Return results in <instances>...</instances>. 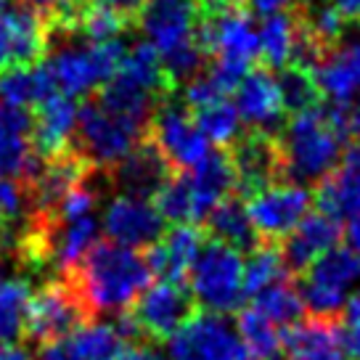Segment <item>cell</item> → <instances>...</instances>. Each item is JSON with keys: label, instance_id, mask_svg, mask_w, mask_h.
<instances>
[{"label": "cell", "instance_id": "cell-27", "mask_svg": "<svg viewBox=\"0 0 360 360\" xmlns=\"http://www.w3.org/2000/svg\"><path fill=\"white\" fill-rule=\"evenodd\" d=\"M204 223H207L210 238L220 241L225 247L236 249L238 255H241V252L252 255V252L262 244L257 236V231H255V225L249 220L247 204L241 202L238 196H228L225 202L217 204Z\"/></svg>", "mask_w": 360, "mask_h": 360}, {"label": "cell", "instance_id": "cell-20", "mask_svg": "<svg viewBox=\"0 0 360 360\" xmlns=\"http://www.w3.org/2000/svg\"><path fill=\"white\" fill-rule=\"evenodd\" d=\"M77 103L53 93L40 106H34L32 114V151L48 162L69 151V141L75 138L77 127Z\"/></svg>", "mask_w": 360, "mask_h": 360}, {"label": "cell", "instance_id": "cell-16", "mask_svg": "<svg viewBox=\"0 0 360 360\" xmlns=\"http://www.w3.org/2000/svg\"><path fill=\"white\" fill-rule=\"evenodd\" d=\"M342 236H345V228H342L339 220H334V217H328L323 212H310L278 244L286 273L292 278H300L315 259H321L331 249H337Z\"/></svg>", "mask_w": 360, "mask_h": 360}, {"label": "cell", "instance_id": "cell-7", "mask_svg": "<svg viewBox=\"0 0 360 360\" xmlns=\"http://www.w3.org/2000/svg\"><path fill=\"white\" fill-rule=\"evenodd\" d=\"M146 133L148 130L143 127H135V124L109 114L96 101H85L77 109L75 154H79L90 167H114L138 143H143Z\"/></svg>", "mask_w": 360, "mask_h": 360}, {"label": "cell", "instance_id": "cell-5", "mask_svg": "<svg viewBox=\"0 0 360 360\" xmlns=\"http://www.w3.org/2000/svg\"><path fill=\"white\" fill-rule=\"evenodd\" d=\"M360 278V257L352 249L337 247L315 259L297 278L304 313L315 321H339L349 300V289Z\"/></svg>", "mask_w": 360, "mask_h": 360}, {"label": "cell", "instance_id": "cell-42", "mask_svg": "<svg viewBox=\"0 0 360 360\" xmlns=\"http://www.w3.org/2000/svg\"><path fill=\"white\" fill-rule=\"evenodd\" d=\"M347 138H352L360 146V101L347 106Z\"/></svg>", "mask_w": 360, "mask_h": 360}, {"label": "cell", "instance_id": "cell-1", "mask_svg": "<svg viewBox=\"0 0 360 360\" xmlns=\"http://www.w3.org/2000/svg\"><path fill=\"white\" fill-rule=\"evenodd\" d=\"M58 278L72 283V289L96 318L101 313H127L148 289L151 270L141 252L106 241L96 244L77 268Z\"/></svg>", "mask_w": 360, "mask_h": 360}, {"label": "cell", "instance_id": "cell-25", "mask_svg": "<svg viewBox=\"0 0 360 360\" xmlns=\"http://www.w3.org/2000/svg\"><path fill=\"white\" fill-rule=\"evenodd\" d=\"M318 212L334 220L349 217L360 207V146H352L342 157L339 167L326 180L318 183L313 193Z\"/></svg>", "mask_w": 360, "mask_h": 360}, {"label": "cell", "instance_id": "cell-26", "mask_svg": "<svg viewBox=\"0 0 360 360\" xmlns=\"http://www.w3.org/2000/svg\"><path fill=\"white\" fill-rule=\"evenodd\" d=\"M281 347L294 360H337L342 358L339 321H302L281 331Z\"/></svg>", "mask_w": 360, "mask_h": 360}, {"label": "cell", "instance_id": "cell-41", "mask_svg": "<svg viewBox=\"0 0 360 360\" xmlns=\"http://www.w3.org/2000/svg\"><path fill=\"white\" fill-rule=\"evenodd\" d=\"M347 220L349 223H347L345 236H347V241H349V249H352V252H360V207L349 214Z\"/></svg>", "mask_w": 360, "mask_h": 360}, {"label": "cell", "instance_id": "cell-32", "mask_svg": "<svg viewBox=\"0 0 360 360\" xmlns=\"http://www.w3.org/2000/svg\"><path fill=\"white\" fill-rule=\"evenodd\" d=\"M236 323L238 337L244 342L249 358L268 360L273 355H278V349H281V328H276L268 318H262L252 304L238 310Z\"/></svg>", "mask_w": 360, "mask_h": 360}, {"label": "cell", "instance_id": "cell-28", "mask_svg": "<svg viewBox=\"0 0 360 360\" xmlns=\"http://www.w3.org/2000/svg\"><path fill=\"white\" fill-rule=\"evenodd\" d=\"M53 93H56V88L48 77L43 61L34 67L11 69V72L0 75V106L30 109V106H40Z\"/></svg>", "mask_w": 360, "mask_h": 360}, {"label": "cell", "instance_id": "cell-12", "mask_svg": "<svg viewBox=\"0 0 360 360\" xmlns=\"http://www.w3.org/2000/svg\"><path fill=\"white\" fill-rule=\"evenodd\" d=\"M151 141L157 143L162 157L169 162L172 169H193L210 154V143L204 141L193 117L183 103L165 101L151 120Z\"/></svg>", "mask_w": 360, "mask_h": 360}, {"label": "cell", "instance_id": "cell-6", "mask_svg": "<svg viewBox=\"0 0 360 360\" xmlns=\"http://www.w3.org/2000/svg\"><path fill=\"white\" fill-rule=\"evenodd\" d=\"M85 323H93L85 302L72 289V283L56 278L30 297L24 315V337L37 347H48L75 334Z\"/></svg>", "mask_w": 360, "mask_h": 360}, {"label": "cell", "instance_id": "cell-21", "mask_svg": "<svg viewBox=\"0 0 360 360\" xmlns=\"http://www.w3.org/2000/svg\"><path fill=\"white\" fill-rule=\"evenodd\" d=\"M313 79L321 98H328L334 106L347 109L355 103L360 93V43L334 45L313 69Z\"/></svg>", "mask_w": 360, "mask_h": 360}, {"label": "cell", "instance_id": "cell-36", "mask_svg": "<svg viewBox=\"0 0 360 360\" xmlns=\"http://www.w3.org/2000/svg\"><path fill=\"white\" fill-rule=\"evenodd\" d=\"M32 210L30 193L16 180L0 178V228H24V212Z\"/></svg>", "mask_w": 360, "mask_h": 360}, {"label": "cell", "instance_id": "cell-15", "mask_svg": "<svg viewBox=\"0 0 360 360\" xmlns=\"http://www.w3.org/2000/svg\"><path fill=\"white\" fill-rule=\"evenodd\" d=\"M103 233L109 236L112 244L133 252H146V249L157 247L165 238L167 228L162 214L157 212L154 202H143V199H130V196H117L103 210Z\"/></svg>", "mask_w": 360, "mask_h": 360}, {"label": "cell", "instance_id": "cell-2", "mask_svg": "<svg viewBox=\"0 0 360 360\" xmlns=\"http://www.w3.org/2000/svg\"><path fill=\"white\" fill-rule=\"evenodd\" d=\"M347 138V109L334 103H321L310 112L292 117L283 127L281 148L283 178L304 186L326 180L342 157V143Z\"/></svg>", "mask_w": 360, "mask_h": 360}, {"label": "cell", "instance_id": "cell-23", "mask_svg": "<svg viewBox=\"0 0 360 360\" xmlns=\"http://www.w3.org/2000/svg\"><path fill=\"white\" fill-rule=\"evenodd\" d=\"M202 244L204 233L196 225H172L157 247L146 249L143 257L151 276H159L162 281L183 283Z\"/></svg>", "mask_w": 360, "mask_h": 360}, {"label": "cell", "instance_id": "cell-17", "mask_svg": "<svg viewBox=\"0 0 360 360\" xmlns=\"http://www.w3.org/2000/svg\"><path fill=\"white\" fill-rule=\"evenodd\" d=\"M233 106L238 112V120L252 124L255 133L273 135L276 130H281L283 120H286L278 82L265 67L249 69L247 77L238 82Z\"/></svg>", "mask_w": 360, "mask_h": 360}, {"label": "cell", "instance_id": "cell-40", "mask_svg": "<svg viewBox=\"0 0 360 360\" xmlns=\"http://www.w3.org/2000/svg\"><path fill=\"white\" fill-rule=\"evenodd\" d=\"M328 6L342 16V22H358L360 19V0H331Z\"/></svg>", "mask_w": 360, "mask_h": 360}, {"label": "cell", "instance_id": "cell-19", "mask_svg": "<svg viewBox=\"0 0 360 360\" xmlns=\"http://www.w3.org/2000/svg\"><path fill=\"white\" fill-rule=\"evenodd\" d=\"M43 159L32 151V112L0 106V178L32 180Z\"/></svg>", "mask_w": 360, "mask_h": 360}, {"label": "cell", "instance_id": "cell-45", "mask_svg": "<svg viewBox=\"0 0 360 360\" xmlns=\"http://www.w3.org/2000/svg\"><path fill=\"white\" fill-rule=\"evenodd\" d=\"M268 360H294V358H289V355H273V358H268Z\"/></svg>", "mask_w": 360, "mask_h": 360}, {"label": "cell", "instance_id": "cell-11", "mask_svg": "<svg viewBox=\"0 0 360 360\" xmlns=\"http://www.w3.org/2000/svg\"><path fill=\"white\" fill-rule=\"evenodd\" d=\"M228 159L233 165L236 175V191L238 199H252L259 191H265L270 186L283 180V165H281V148L273 135L265 133H244L231 143Z\"/></svg>", "mask_w": 360, "mask_h": 360}, {"label": "cell", "instance_id": "cell-29", "mask_svg": "<svg viewBox=\"0 0 360 360\" xmlns=\"http://www.w3.org/2000/svg\"><path fill=\"white\" fill-rule=\"evenodd\" d=\"M297 30L300 24L292 13H276L268 16L259 27V58L265 69H286L292 64L294 43H297Z\"/></svg>", "mask_w": 360, "mask_h": 360}, {"label": "cell", "instance_id": "cell-13", "mask_svg": "<svg viewBox=\"0 0 360 360\" xmlns=\"http://www.w3.org/2000/svg\"><path fill=\"white\" fill-rule=\"evenodd\" d=\"M148 45L159 58L196 43L199 27V0H148L135 13Z\"/></svg>", "mask_w": 360, "mask_h": 360}, {"label": "cell", "instance_id": "cell-46", "mask_svg": "<svg viewBox=\"0 0 360 360\" xmlns=\"http://www.w3.org/2000/svg\"><path fill=\"white\" fill-rule=\"evenodd\" d=\"M337 360H349V358H345V355H342V358H337Z\"/></svg>", "mask_w": 360, "mask_h": 360}, {"label": "cell", "instance_id": "cell-37", "mask_svg": "<svg viewBox=\"0 0 360 360\" xmlns=\"http://www.w3.org/2000/svg\"><path fill=\"white\" fill-rule=\"evenodd\" d=\"M241 6L268 19L276 13H289V8H297V0H241Z\"/></svg>", "mask_w": 360, "mask_h": 360}, {"label": "cell", "instance_id": "cell-4", "mask_svg": "<svg viewBox=\"0 0 360 360\" xmlns=\"http://www.w3.org/2000/svg\"><path fill=\"white\" fill-rule=\"evenodd\" d=\"M122 58V40H114V43H79V40H72L69 45H61L48 58H43V67L51 82H53L56 93L75 101L77 96H85L98 85L103 88L117 75Z\"/></svg>", "mask_w": 360, "mask_h": 360}, {"label": "cell", "instance_id": "cell-34", "mask_svg": "<svg viewBox=\"0 0 360 360\" xmlns=\"http://www.w3.org/2000/svg\"><path fill=\"white\" fill-rule=\"evenodd\" d=\"M193 122L199 127V133L204 135V141L212 143V146H231L238 138V130H241V120H238L236 106L228 101L199 109Z\"/></svg>", "mask_w": 360, "mask_h": 360}, {"label": "cell", "instance_id": "cell-30", "mask_svg": "<svg viewBox=\"0 0 360 360\" xmlns=\"http://www.w3.org/2000/svg\"><path fill=\"white\" fill-rule=\"evenodd\" d=\"M292 281L281 259L278 244H259L244 262V297H257L276 283Z\"/></svg>", "mask_w": 360, "mask_h": 360}, {"label": "cell", "instance_id": "cell-44", "mask_svg": "<svg viewBox=\"0 0 360 360\" xmlns=\"http://www.w3.org/2000/svg\"><path fill=\"white\" fill-rule=\"evenodd\" d=\"M13 0H0V8H11Z\"/></svg>", "mask_w": 360, "mask_h": 360}, {"label": "cell", "instance_id": "cell-31", "mask_svg": "<svg viewBox=\"0 0 360 360\" xmlns=\"http://www.w3.org/2000/svg\"><path fill=\"white\" fill-rule=\"evenodd\" d=\"M252 307H255L262 318H268L276 328H281V331L289 326L302 323V318L307 315L304 313L302 297L297 292V286H292V281L276 283V286L265 289L262 294H257Z\"/></svg>", "mask_w": 360, "mask_h": 360}, {"label": "cell", "instance_id": "cell-22", "mask_svg": "<svg viewBox=\"0 0 360 360\" xmlns=\"http://www.w3.org/2000/svg\"><path fill=\"white\" fill-rule=\"evenodd\" d=\"M188 180L193 199V225L204 223L210 212L220 202H225L231 191L236 188L233 165L228 159V151H210L193 169L183 172Z\"/></svg>", "mask_w": 360, "mask_h": 360}, {"label": "cell", "instance_id": "cell-35", "mask_svg": "<svg viewBox=\"0 0 360 360\" xmlns=\"http://www.w3.org/2000/svg\"><path fill=\"white\" fill-rule=\"evenodd\" d=\"M276 82H278V90H281V101L286 114L297 117V114H304L315 109V106H321V93L315 88V79L310 72L286 67Z\"/></svg>", "mask_w": 360, "mask_h": 360}, {"label": "cell", "instance_id": "cell-8", "mask_svg": "<svg viewBox=\"0 0 360 360\" xmlns=\"http://www.w3.org/2000/svg\"><path fill=\"white\" fill-rule=\"evenodd\" d=\"M127 313L133 315L143 342L159 345V342H169L175 337L180 328L199 313V307L186 283L159 281L148 286Z\"/></svg>", "mask_w": 360, "mask_h": 360}, {"label": "cell", "instance_id": "cell-18", "mask_svg": "<svg viewBox=\"0 0 360 360\" xmlns=\"http://www.w3.org/2000/svg\"><path fill=\"white\" fill-rule=\"evenodd\" d=\"M175 175V169L169 167V162L162 157L154 141H143L127 154V157L112 167V180L120 188V196L130 199H143L151 202L157 199V193L165 188V183Z\"/></svg>", "mask_w": 360, "mask_h": 360}, {"label": "cell", "instance_id": "cell-3", "mask_svg": "<svg viewBox=\"0 0 360 360\" xmlns=\"http://www.w3.org/2000/svg\"><path fill=\"white\" fill-rule=\"evenodd\" d=\"M188 289L204 313L233 315L244 307V259L236 249L204 238L188 270Z\"/></svg>", "mask_w": 360, "mask_h": 360}, {"label": "cell", "instance_id": "cell-14", "mask_svg": "<svg viewBox=\"0 0 360 360\" xmlns=\"http://www.w3.org/2000/svg\"><path fill=\"white\" fill-rule=\"evenodd\" d=\"M48 51V24L34 8L0 11V75L40 64Z\"/></svg>", "mask_w": 360, "mask_h": 360}, {"label": "cell", "instance_id": "cell-24", "mask_svg": "<svg viewBox=\"0 0 360 360\" xmlns=\"http://www.w3.org/2000/svg\"><path fill=\"white\" fill-rule=\"evenodd\" d=\"M124 349L114 323H85L56 345L37 349L40 360H117Z\"/></svg>", "mask_w": 360, "mask_h": 360}, {"label": "cell", "instance_id": "cell-10", "mask_svg": "<svg viewBox=\"0 0 360 360\" xmlns=\"http://www.w3.org/2000/svg\"><path fill=\"white\" fill-rule=\"evenodd\" d=\"M310 202L313 193L307 191V186L276 183L249 199L247 212L262 244H281L307 217Z\"/></svg>", "mask_w": 360, "mask_h": 360}, {"label": "cell", "instance_id": "cell-33", "mask_svg": "<svg viewBox=\"0 0 360 360\" xmlns=\"http://www.w3.org/2000/svg\"><path fill=\"white\" fill-rule=\"evenodd\" d=\"M30 297L32 289L22 278L0 283V347H11L16 339L24 337V315Z\"/></svg>", "mask_w": 360, "mask_h": 360}, {"label": "cell", "instance_id": "cell-9", "mask_svg": "<svg viewBox=\"0 0 360 360\" xmlns=\"http://www.w3.org/2000/svg\"><path fill=\"white\" fill-rule=\"evenodd\" d=\"M169 360H252L238 331L225 315H193L169 339Z\"/></svg>", "mask_w": 360, "mask_h": 360}, {"label": "cell", "instance_id": "cell-38", "mask_svg": "<svg viewBox=\"0 0 360 360\" xmlns=\"http://www.w3.org/2000/svg\"><path fill=\"white\" fill-rule=\"evenodd\" d=\"M117 360H167L162 358L154 345H124V349L117 355Z\"/></svg>", "mask_w": 360, "mask_h": 360}, {"label": "cell", "instance_id": "cell-39", "mask_svg": "<svg viewBox=\"0 0 360 360\" xmlns=\"http://www.w3.org/2000/svg\"><path fill=\"white\" fill-rule=\"evenodd\" d=\"M93 3H101V6H106V8H112V11L122 13V16H127V19H133L135 13L141 11L148 0H93Z\"/></svg>", "mask_w": 360, "mask_h": 360}, {"label": "cell", "instance_id": "cell-43", "mask_svg": "<svg viewBox=\"0 0 360 360\" xmlns=\"http://www.w3.org/2000/svg\"><path fill=\"white\" fill-rule=\"evenodd\" d=\"M0 360H32V355L30 349L11 345V347H0Z\"/></svg>", "mask_w": 360, "mask_h": 360}]
</instances>
